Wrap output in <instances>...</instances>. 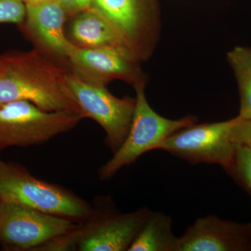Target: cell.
<instances>
[{
  "label": "cell",
  "mask_w": 251,
  "mask_h": 251,
  "mask_svg": "<svg viewBox=\"0 0 251 251\" xmlns=\"http://www.w3.org/2000/svg\"><path fill=\"white\" fill-rule=\"evenodd\" d=\"M0 60V104L27 100L44 111L84 117L68 87L69 72L39 51L9 52Z\"/></svg>",
  "instance_id": "cell-1"
},
{
  "label": "cell",
  "mask_w": 251,
  "mask_h": 251,
  "mask_svg": "<svg viewBox=\"0 0 251 251\" xmlns=\"http://www.w3.org/2000/svg\"><path fill=\"white\" fill-rule=\"evenodd\" d=\"M0 202L27 206L77 223L94 213L88 202L67 188L37 179L23 166L1 160Z\"/></svg>",
  "instance_id": "cell-2"
},
{
  "label": "cell",
  "mask_w": 251,
  "mask_h": 251,
  "mask_svg": "<svg viewBox=\"0 0 251 251\" xmlns=\"http://www.w3.org/2000/svg\"><path fill=\"white\" fill-rule=\"evenodd\" d=\"M151 211L143 207L120 214L111 199H105L102 209H94L89 219L63 237V247L64 251H128Z\"/></svg>",
  "instance_id": "cell-3"
},
{
  "label": "cell",
  "mask_w": 251,
  "mask_h": 251,
  "mask_svg": "<svg viewBox=\"0 0 251 251\" xmlns=\"http://www.w3.org/2000/svg\"><path fill=\"white\" fill-rule=\"evenodd\" d=\"M145 87L144 80L134 85L135 108L129 133L121 148L99 170L100 181L111 179L124 167L135 163L144 153L155 150L157 145L168 136L197 122L193 116L173 120L158 115L149 105Z\"/></svg>",
  "instance_id": "cell-4"
},
{
  "label": "cell",
  "mask_w": 251,
  "mask_h": 251,
  "mask_svg": "<svg viewBox=\"0 0 251 251\" xmlns=\"http://www.w3.org/2000/svg\"><path fill=\"white\" fill-rule=\"evenodd\" d=\"M82 119L75 114L44 111L27 100L0 104V151L46 143L75 128Z\"/></svg>",
  "instance_id": "cell-5"
},
{
  "label": "cell",
  "mask_w": 251,
  "mask_h": 251,
  "mask_svg": "<svg viewBox=\"0 0 251 251\" xmlns=\"http://www.w3.org/2000/svg\"><path fill=\"white\" fill-rule=\"evenodd\" d=\"M237 117L227 121L194 125L180 129L155 148L191 164H217L227 172L233 163L236 144L231 130Z\"/></svg>",
  "instance_id": "cell-6"
},
{
  "label": "cell",
  "mask_w": 251,
  "mask_h": 251,
  "mask_svg": "<svg viewBox=\"0 0 251 251\" xmlns=\"http://www.w3.org/2000/svg\"><path fill=\"white\" fill-rule=\"evenodd\" d=\"M67 84L84 117L92 119L103 128L105 144L116 152L129 133L135 99L117 98L105 86L87 82L74 73L68 74Z\"/></svg>",
  "instance_id": "cell-7"
},
{
  "label": "cell",
  "mask_w": 251,
  "mask_h": 251,
  "mask_svg": "<svg viewBox=\"0 0 251 251\" xmlns=\"http://www.w3.org/2000/svg\"><path fill=\"white\" fill-rule=\"evenodd\" d=\"M77 224L27 206L0 202V244L9 250L41 251Z\"/></svg>",
  "instance_id": "cell-8"
},
{
  "label": "cell",
  "mask_w": 251,
  "mask_h": 251,
  "mask_svg": "<svg viewBox=\"0 0 251 251\" xmlns=\"http://www.w3.org/2000/svg\"><path fill=\"white\" fill-rule=\"evenodd\" d=\"M138 57L126 48H86L74 45L68 59L74 74L87 82L106 86L113 80L134 86L143 80Z\"/></svg>",
  "instance_id": "cell-9"
},
{
  "label": "cell",
  "mask_w": 251,
  "mask_h": 251,
  "mask_svg": "<svg viewBox=\"0 0 251 251\" xmlns=\"http://www.w3.org/2000/svg\"><path fill=\"white\" fill-rule=\"evenodd\" d=\"M179 242V251H251V223L206 216L189 226Z\"/></svg>",
  "instance_id": "cell-10"
},
{
  "label": "cell",
  "mask_w": 251,
  "mask_h": 251,
  "mask_svg": "<svg viewBox=\"0 0 251 251\" xmlns=\"http://www.w3.org/2000/svg\"><path fill=\"white\" fill-rule=\"evenodd\" d=\"M150 6V0H94L92 8L112 23L140 58L154 26Z\"/></svg>",
  "instance_id": "cell-11"
},
{
  "label": "cell",
  "mask_w": 251,
  "mask_h": 251,
  "mask_svg": "<svg viewBox=\"0 0 251 251\" xmlns=\"http://www.w3.org/2000/svg\"><path fill=\"white\" fill-rule=\"evenodd\" d=\"M26 29L46 49L68 59L74 44L64 34L67 13L56 0L25 4Z\"/></svg>",
  "instance_id": "cell-12"
},
{
  "label": "cell",
  "mask_w": 251,
  "mask_h": 251,
  "mask_svg": "<svg viewBox=\"0 0 251 251\" xmlns=\"http://www.w3.org/2000/svg\"><path fill=\"white\" fill-rule=\"evenodd\" d=\"M71 31L73 38L82 47L126 48L135 53L112 23L93 8L76 14Z\"/></svg>",
  "instance_id": "cell-13"
},
{
  "label": "cell",
  "mask_w": 251,
  "mask_h": 251,
  "mask_svg": "<svg viewBox=\"0 0 251 251\" xmlns=\"http://www.w3.org/2000/svg\"><path fill=\"white\" fill-rule=\"evenodd\" d=\"M173 219L161 211H151L128 251H179V237L172 229Z\"/></svg>",
  "instance_id": "cell-14"
},
{
  "label": "cell",
  "mask_w": 251,
  "mask_h": 251,
  "mask_svg": "<svg viewBox=\"0 0 251 251\" xmlns=\"http://www.w3.org/2000/svg\"><path fill=\"white\" fill-rule=\"evenodd\" d=\"M227 60L237 78L242 120L251 118V48L235 47L227 53Z\"/></svg>",
  "instance_id": "cell-15"
},
{
  "label": "cell",
  "mask_w": 251,
  "mask_h": 251,
  "mask_svg": "<svg viewBox=\"0 0 251 251\" xmlns=\"http://www.w3.org/2000/svg\"><path fill=\"white\" fill-rule=\"evenodd\" d=\"M227 173L251 194V149L236 144L233 163Z\"/></svg>",
  "instance_id": "cell-16"
},
{
  "label": "cell",
  "mask_w": 251,
  "mask_h": 251,
  "mask_svg": "<svg viewBox=\"0 0 251 251\" xmlns=\"http://www.w3.org/2000/svg\"><path fill=\"white\" fill-rule=\"evenodd\" d=\"M26 14L22 0H0V23L22 24Z\"/></svg>",
  "instance_id": "cell-17"
},
{
  "label": "cell",
  "mask_w": 251,
  "mask_h": 251,
  "mask_svg": "<svg viewBox=\"0 0 251 251\" xmlns=\"http://www.w3.org/2000/svg\"><path fill=\"white\" fill-rule=\"evenodd\" d=\"M232 141L251 149V118L242 120L237 116V121L231 130Z\"/></svg>",
  "instance_id": "cell-18"
},
{
  "label": "cell",
  "mask_w": 251,
  "mask_h": 251,
  "mask_svg": "<svg viewBox=\"0 0 251 251\" xmlns=\"http://www.w3.org/2000/svg\"><path fill=\"white\" fill-rule=\"evenodd\" d=\"M67 14H77L90 9L94 0H56Z\"/></svg>",
  "instance_id": "cell-19"
},
{
  "label": "cell",
  "mask_w": 251,
  "mask_h": 251,
  "mask_svg": "<svg viewBox=\"0 0 251 251\" xmlns=\"http://www.w3.org/2000/svg\"><path fill=\"white\" fill-rule=\"evenodd\" d=\"M25 4H37V3L45 2L51 0H22Z\"/></svg>",
  "instance_id": "cell-20"
},
{
  "label": "cell",
  "mask_w": 251,
  "mask_h": 251,
  "mask_svg": "<svg viewBox=\"0 0 251 251\" xmlns=\"http://www.w3.org/2000/svg\"><path fill=\"white\" fill-rule=\"evenodd\" d=\"M1 71H2V64H1V60H0V74H1Z\"/></svg>",
  "instance_id": "cell-21"
}]
</instances>
